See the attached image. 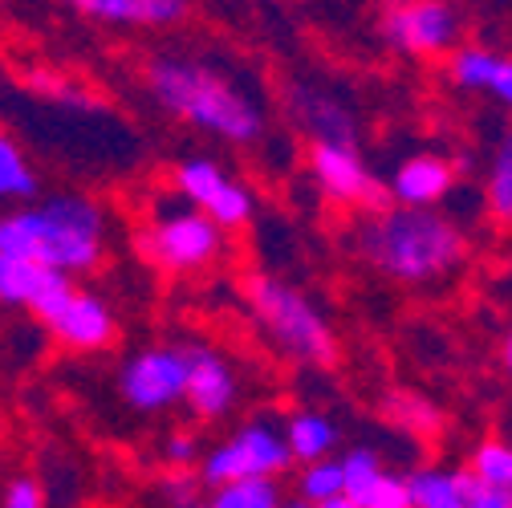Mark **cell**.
I'll list each match as a JSON object with an SVG mask.
<instances>
[{
    "label": "cell",
    "instance_id": "6da1fadb",
    "mask_svg": "<svg viewBox=\"0 0 512 508\" xmlns=\"http://www.w3.org/2000/svg\"><path fill=\"white\" fill-rule=\"evenodd\" d=\"M358 257L399 285H435L468 261V232L439 208L387 204L358 224Z\"/></svg>",
    "mask_w": 512,
    "mask_h": 508
},
{
    "label": "cell",
    "instance_id": "7a4b0ae2",
    "mask_svg": "<svg viewBox=\"0 0 512 508\" xmlns=\"http://www.w3.org/2000/svg\"><path fill=\"white\" fill-rule=\"evenodd\" d=\"M0 252L61 273H90L106 252V212L90 196L66 192L0 212Z\"/></svg>",
    "mask_w": 512,
    "mask_h": 508
},
{
    "label": "cell",
    "instance_id": "3957f363",
    "mask_svg": "<svg viewBox=\"0 0 512 508\" xmlns=\"http://www.w3.org/2000/svg\"><path fill=\"white\" fill-rule=\"evenodd\" d=\"M147 86L163 110L224 143H252L265 131L261 106L236 82H228L196 57H175V53L155 57L147 66Z\"/></svg>",
    "mask_w": 512,
    "mask_h": 508
},
{
    "label": "cell",
    "instance_id": "277c9868",
    "mask_svg": "<svg viewBox=\"0 0 512 508\" xmlns=\"http://www.w3.org/2000/svg\"><path fill=\"white\" fill-rule=\"evenodd\" d=\"M244 305L252 313V322L265 330V338L285 358L305 362V366L338 362V338H334L330 317L289 281L269 277V273L244 277Z\"/></svg>",
    "mask_w": 512,
    "mask_h": 508
},
{
    "label": "cell",
    "instance_id": "5b68a950",
    "mask_svg": "<svg viewBox=\"0 0 512 508\" xmlns=\"http://www.w3.org/2000/svg\"><path fill=\"white\" fill-rule=\"evenodd\" d=\"M139 248H143V257L155 269H167V273H200V269H208V265L220 261V252H224V228L208 212L191 208L183 200L175 208H159L155 212V220L143 232Z\"/></svg>",
    "mask_w": 512,
    "mask_h": 508
},
{
    "label": "cell",
    "instance_id": "8992f818",
    "mask_svg": "<svg viewBox=\"0 0 512 508\" xmlns=\"http://www.w3.org/2000/svg\"><path fill=\"white\" fill-rule=\"evenodd\" d=\"M289 468H293V452L285 427H273L269 419H252L204 456L200 480L208 488H224L236 480H277Z\"/></svg>",
    "mask_w": 512,
    "mask_h": 508
},
{
    "label": "cell",
    "instance_id": "52a82bcc",
    "mask_svg": "<svg viewBox=\"0 0 512 508\" xmlns=\"http://www.w3.org/2000/svg\"><path fill=\"white\" fill-rule=\"evenodd\" d=\"M464 17L452 0H387L382 41L407 57H447L460 45Z\"/></svg>",
    "mask_w": 512,
    "mask_h": 508
},
{
    "label": "cell",
    "instance_id": "ba28073f",
    "mask_svg": "<svg viewBox=\"0 0 512 508\" xmlns=\"http://www.w3.org/2000/svg\"><path fill=\"white\" fill-rule=\"evenodd\" d=\"M309 175L322 187V196L342 208L378 212L387 208V183H382L370 163L358 155L354 143H313L309 147Z\"/></svg>",
    "mask_w": 512,
    "mask_h": 508
},
{
    "label": "cell",
    "instance_id": "9c48e42d",
    "mask_svg": "<svg viewBox=\"0 0 512 508\" xmlns=\"http://www.w3.org/2000/svg\"><path fill=\"white\" fill-rule=\"evenodd\" d=\"M118 391L143 415L167 411L187 399V346H147L126 358L118 374Z\"/></svg>",
    "mask_w": 512,
    "mask_h": 508
},
{
    "label": "cell",
    "instance_id": "30bf717a",
    "mask_svg": "<svg viewBox=\"0 0 512 508\" xmlns=\"http://www.w3.org/2000/svg\"><path fill=\"white\" fill-rule=\"evenodd\" d=\"M175 192H179V200H187L191 208H200V212H208L224 232L228 228H244L248 220H252V192L240 183V179H232V175H224L212 159H204V155H196V159H183L179 167H175Z\"/></svg>",
    "mask_w": 512,
    "mask_h": 508
},
{
    "label": "cell",
    "instance_id": "8fae6325",
    "mask_svg": "<svg viewBox=\"0 0 512 508\" xmlns=\"http://www.w3.org/2000/svg\"><path fill=\"white\" fill-rule=\"evenodd\" d=\"M74 293H78V285H74L70 273L0 252V305L29 309V313L41 317V322H49V317L66 305Z\"/></svg>",
    "mask_w": 512,
    "mask_h": 508
},
{
    "label": "cell",
    "instance_id": "7c38bea8",
    "mask_svg": "<svg viewBox=\"0 0 512 508\" xmlns=\"http://www.w3.org/2000/svg\"><path fill=\"white\" fill-rule=\"evenodd\" d=\"M240 399L232 366L208 350V346H187V407L196 419H224Z\"/></svg>",
    "mask_w": 512,
    "mask_h": 508
},
{
    "label": "cell",
    "instance_id": "4fadbf2b",
    "mask_svg": "<svg viewBox=\"0 0 512 508\" xmlns=\"http://www.w3.org/2000/svg\"><path fill=\"white\" fill-rule=\"evenodd\" d=\"M387 192H391V200L403 204V208H439L447 196L456 192V163L443 159V155H435V151L407 155V159L395 167Z\"/></svg>",
    "mask_w": 512,
    "mask_h": 508
},
{
    "label": "cell",
    "instance_id": "5bb4252c",
    "mask_svg": "<svg viewBox=\"0 0 512 508\" xmlns=\"http://www.w3.org/2000/svg\"><path fill=\"white\" fill-rule=\"evenodd\" d=\"M45 330H49L61 346H70V350H102V346H110L114 334H118V330H114L110 305H106L102 297H94V293H82V289L49 317Z\"/></svg>",
    "mask_w": 512,
    "mask_h": 508
},
{
    "label": "cell",
    "instance_id": "9a60e30c",
    "mask_svg": "<svg viewBox=\"0 0 512 508\" xmlns=\"http://www.w3.org/2000/svg\"><path fill=\"white\" fill-rule=\"evenodd\" d=\"M293 118L313 135V143H354V135H358V122H354L350 106L326 90L301 86L293 94Z\"/></svg>",
    "mask_w": 512,
    "mask_h": 508
},
{
    "label": "cell",
    "instance_id": "2e32d148",
    "mask_svg": "<svg viewBox=\"0 0 512 508\" xmlns=\"http://www.w3.org/2000/svg\"><path fill=\"white\" fill-rule=\"evenodd\" d=\"M70 9H78L90 21L106 25H143V29H163L183 21L187 0H66Z\"/></svg>",
    "mask_w": 512,
    "mask_h": 508
},
{
    "label": "cell",
    "instance_id": "e0dca14e",
    "mask_svg": "<svg viewBox=\"0 0 512 508\" xmlns=\"http://www.w3.org/2000/svg\"><path fill=\"white\" fill-rule=\"evenodd\" d=\"M285 439L297 464H313V460H330L338 448V423L322 411H293L285 419Z\"/></svg>",
    "mask_w": 512,
    "mask_h": 508
},
{
    "label": "cell",
    "instance_id": "ac0fdd59",
    "mask_svg": "<svg viewBox=\"0 0 512 508\" xmlns=\"http://www.w3.org/2000/svg\"><path fill=\"white\" fill-rule=\"evenodd\" d=\"M484 212L492 224L512 228V126L500 131L484 167Z\"/></svg>",
    "mask_w": 512,
    "mask_h": 508
},
{
    "label": "cell",
    "instance_id": "d6986e66",
    "mask_svg": "<svg viewBox=\"0 0 512 508\" xmlns=\"http://www.w3.org/2000/svg\"><path fill=\"white\" fill-rule=\"evenodd\" d=\"M382 415H387V423L395 431L415 435V439H435L443 431V411L419 391H387V399H382Z\"/></svg>",
    "mask_w": 512,
    "mask_h": 508
},
{
    "label": "cell",
    "instance_id": "ffe728a7",
    "mask_svg": "<svg viewBox=\"0 0 512 508\" xmlns=\"http://www.w3.org/2000/svg\"><path fill=\"white\" fill-rule=\"evenodd\" d=\"M411 496L415 508H468V484H464V468H415L411 476Z\"/></svg>",
    "mask_w": 512,
    "mask_h": 508
},
{
    "label": "cell",
    "instance_id": "44dd1931",
    "mask_svg": "<svg viewBox=\"0 0 512 508\" xmlns=\"http://www.w3.org/2000/svg\"><path fill=\"white\" fill-rule=\"evenodd\" d=\"M500 57L504 53H496L488 45H456L447 53V82L456 90H468V94H488Z\"/></svg>",
    "mask_w": 512,
    "mask_h": 508
},
{
    "label": "cell",
    "instance_id": "7402d4cb",
    "mask_svg": "<svg viewBox=\"0 0 512 508\" xmlns=\"http://www.w3.org/2000/svg\"><path fill=\"white\" fill-rule=\"evenodd\" d=\"M468 472L500 492H512V439L504 435H484L468 452Z\"/></svg>",
    "mask_w": 512,
    "mask_h": 508
},
{
    "label": "cell",
    "instance_id": "603a6c76",
    "mask_svg": "<svg viewBox=\"0 0 512 508\" xmlns=\"http://www.w3.org/2000/svg\"><path fill=\"white\" fill-rule=\"evenodd\" d=\"M37 192V175L33 163L25 159V151L0 131V208L9 204H25Z\"/></svg>",
    "mask_w": 512,
    "mask_h": 508
},
{
    "label": "cell",
    "instance_id": "cb8c5ba5",
    "mask_svg": "<svg viewBox=\"0 0 512 508\" xmlns=\"http://www.w3.org/2000/svg\"><path fill=\"white\" fill-rule=\"evenodd\" d=\"M346 496H350L358 508H415L411 480L399 476V472H387V468H378L370 480L346 488Z\"/></svg>",
    "mask_w": 512,
    "mask_h": 508
},
{
    "label": "cell",
    "instance_id": "d4e9b609",
    "mask_svg": "<svg viewBox=\"0 0 512 508\" xmlns=\"http://www.w3.org/2000/svg\"><path fill=\"white\" fill-rule=\"evenodd\" d=\"M297 496L309 500V504H326L334 496H346V472H342V460H313V464H301V476H297Z\"/></svg>",
    "mask_w": 512,
    "mask_h": 508
},
{
    "label": "cell",
    "instance_id": "484cf974",
    "mask_svg": "<svg viewBox=\"0 0 512 508\" xmlns=\"http://www.w3.org/2000/svg\"><path fill=\"white\" fill-rule=\"evenodd\" d=\"M212 500L220 508H281V488L277 480H236L212 492Z\"/></svg>",
    "mask_w": 512,
    "mask_h": 508
},
{
    "label": "cell",
    "instance_id": "4316f807",
    "mask_svg": "<svg viewBox=\"0 0 512 508\" xmlns=\"http://www.w3.org/2000/svg\"><path fill=\"white\" fill-rule=\"evenodd\" d=\"M200 484H204V480H200L196 472L175 468V472H167V480H159V496L171 500V508H191V504H200V500H196V488H200Z\"/></svg>",
    "mask_w": 512,
    "mask_h": 508
},
{
    "label": "cell",
    "instance_id": "83f0119b",
    "mask_svg": "<svg viewBox=\"0 0 512 508\" xmlns=\"http://www.w3.org/2000/svg\"><path fill=\"white\" fill-rule=\"evenodd\" d=\"M29 90H37L41 98H49V102H82L86 94L74 86V82H66V78H57V74H45V70H37V74H29Z\"/></svg>",
    "mask_w": 512,
    "mask_h": 508
},
{
    "label": "cell",
    "instance_id": "f1b7e54d",
    "mask_svg": "<svg viewBox=\"0 0 512 508\" xmlns=\"http://www.w3.org/2000/svg\"><path fill=\"white\" fill-rule=\"evenodd\" d=\"M163 456H167L171 468H191V464L200 460V439L191 435V431H175V435H167V443H163Z\"/></svg>",
    "mask_w": 512,
    "mask_h": 508
},
{
    "label": "cell",
    "instance_id": "f546056e",
    "mask_svg": "<svg viewBox=\"0 0 512 508\" xmlns=\"http://www.w3.org/2000/svg\"><path fill=\"white\" fill-rule=\"evenodd\" d=\"M0 508H45V488L33 476H17L5 488V504H0Z\"/></svg>",
    "mask_w": 512,
    "mask_h": 508
},
{
    "label": "cell",
    "instance_id": "4dcf8cb0",
    "mask_svg": "<svg viewBox=\"0 0 512 508\" xmlns=\"http://www.w3.org/2000/svg\"><path fill=\"white\" fill-rule=\"evenodd\" d=\"M464 484H468V508H512V492H500V488L480 484L468 468H464Z\"/></svg>",
    "mask_w": 512,
    "mask_h": 508
},
{
    "label": "cell",
    "instance_id": "1f68e13d",
    "mask_svg": "<svg viewBox=\"0 0 512 508\" xmlns=\"http://www.w3.org/2000/svg\"><path fill=\"white\" fill-rule=\"evenodd\" d=\"M488 98H492L500 110L512 114V53L500 57V66H496V74H492V86H488Z\"/></svg>",
    "mask_w": 512,
    "mask_h": 508
},
{
    "label": "cell",
    "instance_id": "d6a6232c",
    "mask_svg": "<svg viewBox=\"0 0 512 508\" xmlns=\"http://www.w3.org/2000/svg\"><path fill=\"white\" fill-rule=\"evenodd\" d=\"M500 366L508 370V378H512V330L504 334V342H500Z\"/></svg>",
    "mask_w": 512,
    "mask_h": 508
},
{
    "label": "cell",
    "instance_id": "836d02e7",
    "mask_svg": "<svg viewBox=\"0 0 512 508\" xmlns=\"http://www.w3.org/2000/svg\"><path fill=\"white\" fill-rule=\"evenodd\" d=\"M317 508H358L350 496H334V500H326V504H317Z\"/></svg>",
    "mask_w": 512,
    "mask_h": 508
},
{
    "label": "cell",
    "instance_id": "e575fe53",
    "mask_svg": "<svg viewBox=\"0 0 512 508\" xmlns=\"http://www.w3.org/2000/svg\"><path fill=\"white\" fill-rule=\"evenodd\" d=\"M281 508H317V504H309V500H301V496H297V500H285Z\"/></svg>",
    "mask_w": 512,
    "mask_h": 508
},
{
    "label": "cell",
    "instance_id": "d590c367",
    "mask_svg": "<svg viewBox=\"0 0 512 508\" xmlns=\"http://www.w3.org/2000/svg\"><path fill=\"white\" fill-rule=\"evenodd\" d=\"M191 508H220L216 500H200V504H191Z\"/></svg>",
    "mask_w": 512,
    "mask_h": 508
}]
</instances>
